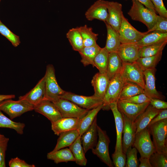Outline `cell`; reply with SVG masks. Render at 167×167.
Wrapping results in <instances>:
<instances>
[{
  "label": "cell",
  "mask_w": 167,
  "mask_h": 167,
  "mask_svg": "<svg viewBox=\"0 0 167 167\" xmlns=\"http://www.w3.org/2000/svg\"><path fill=\"white\" fill-rule=\"evenodd\" d=\"M98 140L95 146L92 149V153L109 167L113 164L110 157L109 147L110 140L105 131L97 126Z\"/></svg>",
  "instance_id": "obj_5"
},
{
  "label": "cell",
  "mask_w": 167,
  "mask_h": 167,
  "mask_svg": "<svg viewBox=\"0 0 167 167\" xmlns=\"http://www.w3.org/2000/svg\"><path fill=\"white\" fill-rule=\"evenodd\" d=\"M132 6L127 13L133 20L138 21L144 24L148 30L154 24L157 16L156 12L145 7L136 0H131Z\"/></svg>",
  "instance_id": "obj_1"
},
{
  "label": "cell",
  "mask_w": 167,
  "mask_h": 167,
  "mask_svg": "<svg viewBox=\"0 0 167 167\" xmlns=\"http://www.w3.org/2000/svg\"><path fill=\"white\" fill-rule=\"evenodd\" d=\"M133 147H129L126 153V167H138L139 166V161L137 156L138 151L135 148Z\"/></svg>",
  "instance_id": "obj_42"
},
{
  "label": "cell",
  "mask_w": 167,
  "mask_h": 167,
  "mask_svg": "<svg viewBox=\"0 0 167 167\" xmlns=\"http://www.w3.org/2000/svg\"><path fill=\"white\" fill-rule=\"evenodd\" d=\"M150 99L144 93H142L122 100L134 104H140L146 102H150Z\"/></svg>",
  "instance_id": "obj_46"
},
{
  "label": "cell",
  "mask_w": 167,
  "mask_h": 167,
  "mask_svg": "<svg viewBox=\"0 0 167 167\" xmlns=\"http://www.w3.org/2000/svg\"><path fill=\"white\" fill-rule=\"evenodd\" d=\"M82 38L84 47H90L96 45L98 34L93 32L91 27L87 25L79 27Z\"/></svg>",
  "instance_id": "obj_35"
},
{
  "label": "cell",
  "mask_w": 167,
  "mask_h": 167,
  "mask_svg": "<svg viewBox=\"0 0 167 167\" xmlns=\"http://www.w3.org/2000/svg\"><path fill=\"white\" fill-rule=\"evenodd\" d=\"M162 51L151 56L139 57L135 62L143 71L146 70L156 68L161 59Z\"/></svg>",
  "instance_id": "obj_36"
},
{
  "label": "cell",
  "mask_w": 167,
  "mask_h": 167,
  "mask_svg": "<svg viewBox=\"0 0 167 167\" xmlns=\"http://www.w3.org/2000/svg\"><path fill=\"white\" fill-rule=\"evenodd\" d=\"M110 81L106 73L99 72L96 73L93 77L91 82L94 91L93 95L103 100Z\"/></svg>",
  "instance_id": "obj_22"
},
{
  "label": "cell",
  "mask_w": 167,
  "mask_h": 167,
  "mask_svg": "<svg viewBox=\"0 0 167 167\" xmlns=\"http://www.w3.org/2000/svg\"><path fill=\"white\" fill-rule=\"evenodd\" d=\"M122 114L123 121L122 147L123 152L126 154L128 148L133 145L135 139L136 128L134 121L128 118L123 113Z\"/></svg>",
  "instance_id": "obj_13"
},
{
  "label": "cell",
  "mask_w": 167,
  "mask_h": 167,
  "mask_svg": "<svg viewBox=\"0 0 167 167\" xmlns=\"http://www.w3.org/2000/svg\"><path fill=\"white\" fill-rule=\"evenodd\" d=\"M132 147L136 148L141 157L149 158L156 152L151 138L149 131L147 127L136 133Z\"/></svg>",
  "instance_id": "obj_7"
},
{
  "label": "cell",
  "mask_w": 167,
  "mask_h": 167,
  "mask_svg": "<svg viewBox=\"0 0 167 167\" xmlns=\"http://www.w3.org/2000/svg\"><path fill=\"white\" fill-rule=\"evenodd\" d=\"M109 53L105 47L101 48L94 60L92 66L96 67L101 73H106Z\"/></svg>",
  "instance_id": "obj_37"
},
{
  "label": "cell",
  "mask_w": 167,
  "mask_h": 167,
  "mask_svg": "<svg viewBox=\"0 0 167 167\" xmlns=\"http://www.w3.org/2000/svg\"><path fill=\"white\" fill-rule=\"evenodd\" d=\"M48 159L53 160L56 164L61 162L75 161V159L70 149L67 148H62L54 152L48 153Z\"/></svg>",
  "instance_id": "obj_31"
},
{
  "label": "cell",
  "mask_w": 167,
  "mask_h": 167,
  "mask_svg": "<svg viewBox=\"0 0 167 167\" xmlns=\"http://www.w3.org/2000/svg\"><path fill=\"white\" fill-rule=\"evenodd\" d=\"M120 73L126 81L136 83L144 88V80L143 71L135 62H122Z\"/></svg>",
  "instance_id": "obj_10"
},
{
  "label": "cell",
  "mask_w": 167,
  "mask_h": 167,
  "mask_svg": "<svg viewBox=\"0 0 167 167\" xmlns=\"http://www.w3.org/2000/svg\"><path fill=\"white\" fill-rule=\"evenodd\" d=\"M0 33L6 37L14 46L16 47L20 43L19 37L12 32L0 20Z\"/></svg>",
  "instance_id": "obj_41"
},
{
  "label": "cell",
  "mask_w": 167,
  "mask_h": 167,
  "mask_svg": "<svg viewBox=\"0 0 167 167\" xmlns=\"http://www.w3.org/2000/svg\"><path fill=\"white\" fill-rule=\"evenodd\" d=\"M103 104L98 106L91 109L81 119L78 129L79 135L81 136L92 124L98 113L103 107Z\"/></svg>",
  "instance_id": "obj_32"
},
{
  "label": "cell",
  "mask_w": 167,
  "mask_h": 167,
  "mask_svg": "<svg viewBox=\"0 0 167 167\" xmlns=\"http://www.w3.org/2000/svg\"><path fill=\"white\" fill-rule=\"evenodd\" d=\"M167 41V32L153 31L145 34L137 42L135 43L139 47L159 43Z\"/></svg>",
  "instance_id": "obj_25"
},
{
  "label": "cell",
  "mask_w": 167,
  "mask_h": 167,
  "mask_svg": "<svg viewBox=\"0 0 167 167\" xmlns=\"http://www.w3.org/2000/svg\"></svg>",
  "instance_id": "obj_55"
},
{
  "label": "cell",
  "mask_w": 167,
  "mask_h": 167,
  "mask_svg": "<svg viewBox=\"0 0 167 167\" xmlns=\"http://www.w3.org/2000/svg\"><path fill=\"white\" fill-rule=\"evenodd\" d=\"M150 104L154 108L158 109H164L167 108V102L158 99H151Z\"/></svg>",
  "instance_id": "obj_49"
},
{
  "label": "cell",
  "mask_w": 167,
  "mask_h": 167,
  "mask_svg": "<svg viewBox=\"0 0 167 167\" xmlns=\"http://www.w3.org/2000/svg\"><path fill=\"white\" fill-rule=\"evenodd\" d=\"M45 92L44 76L33 88L25 95L20 96L19 99L25 100L34 107L45 99Z\"/></svg>",
  "instance_id": "obj_18"
},
{
  "label": "cell",
  "mask_w": 167,
  "mask_h": 167,
  "mask_svg": "<svg viewBox=\"0 0 167 167\" xmlns=\"http://www.w3.org/2000/svg\"><path fill=\"white\" fill-rule=\"evenodd\" d=\"M78 130H75L61 133L56 145L51 152H54L60 149L70 146L79 136Z\"/></svg>",
  "instance_id": "obj_27"
},
{
  "label": "cell",
  "mask_w": 167,
  "mask_h": 167,
  "mask_svg": "<svg viewBox=\"0 0 167 167\" xmlns=\"http://www.w3.org/2000/svg\"><path fill=\"white\" fill-rule=\"evenodd\" d=\"M34 110L47 118L51 122L56 121L62 118L54 104L47 99H44L34 106Z\"/></svg>",
  "instance_id": "obj_17"
},
{
  "label": "cell",
  "mask_w": 167,
  "mask_h": 167,
  "mask_svg": "<svg viewBox=\"0 0 167 167\" xmlns=\"http://www.w3.org/2000/svg\"><path fill=\"white\" fill-rule=\"evenodd\" d=\"M108 1L97 0L87 10L85 16L89 21L97 19L104 22L106 21L108 17Z\"/></svg>",
  "instance_id": "obj_15"
},
{
  "label": "cell",
  "mask_w": 167,
  "mask_h": 167,
  "mask_svg": "<svg viewBox=\"0 0 167 167\" xmlns=\"http://www.w3.org/2000/svg\"><path fill=\"white\" fill-rule=\"evenodd\" d=\"M122 61L117 52L109 53L106 74L110 80L116 74L120 73Z\"/></svg>",
  "instance_id": "obj_28"
},
{
  "label": "cell",
  "mask_w": 167,
  "mask_h": 167,
  "mask_svg": "<svg viewBox=\"0 0 167 167\" xmlns=\"http://www.w3.org/2000/svg\"><path fill=\"white\" fill-rule=\"evenodd\" d=\"M149 104V102L140 104L132 103L120 100H118L117 102L119 111L134 121Z\"/></svg>",
  "instance_id": "obj_12"
},
{
  "label": "cell",
  "mask_w": 167,
  "mask_h": 167,
  "mask_svg": "<svg viewBox=\"0 0 167 167\" xmlns=\"http://www.w3.org/2000/svg\"><path fill=\"white\" fill-rule=\"evenodd\" d=\"M34 107L25 100L11 99L4 100L0 102V110L6 113L11 119L19 117L24 113L34 109Z\"/></svg>",
  "instance_id": "obj_4"
},
{
  "label": "cell",
  "mask_w": 167,
  "mask_h": 167,
  "mask_svg": "<svg viewBox=\"0 0 167 167\" xmlns=\"http://www.w3.org/2000/svg\"><path fill=\"white\" fill-rule=\"evenodd\" d=\"M108 17L105 22L116 31L118 32L122 22L123 14L122 5L118 2H107Z\"/></svg>",
  "instance_id": "obj_14"
},
{
  "label": "cell",
  "mask_w": 167,
  "mask_h": 167,
  "mask_svg": "<svg viewBox=\"0 0 167 167\" xmlns=\"http://www.w3.org/2000/svg\"><path fill=\"white\" fill-rule=\"evenodd\" d=\"M167 43V41L159 43L139 47V57L151 56L155 55L163 50Z\"/></svg>",
  "instance_id": "obj_38"
},
{
  "label": "cell",
  "mask_w": 167,
  "mask_h": 167,
  "mask_svg": "<svg viewBox=\"0 0 167 167\" xmlns=\"http://www.w3.org/2000/svg\"><path fill=\"white\" fill-rule=\"evenodd\" d=\"M118 33L121 44L135 43L147 34L146 32H141L135 29L128 21L123 14Z\"/></svg>",
  "instance_id": "obj_9"
},
{
  "label": "cell",
  "mask_w": 167,
  "mask_h": 167,
  "mask_svg": "<svg viewBox=\"0 0 167 167\" xmlns=\"http://www.w3.org/2000/svg\"><path fill=\"white\" fill-rule=\"evenodd\" d=\"M52 102L58 108L62 118L81 119L89 110L82 108L73 102L61 98Z\"/></svg>",
  "instance_id": "obj_8"
},
{
  "label": "cell",
  "mask_w": 167,
  "mask_h": 167,
  "mask_svg": "<svg viewBox=\"0 0 167 167\" xmlns=\"http://www.w3.org/2000/svg\"><path fill=\"white\" fill-rule=\"evenodd\" d=\"M163 33L167 32V18L158 15L156 21L150 29L146 32L147 33L153 31Z\"/></svg>",
  "instance_id": "obj_43"
},
{
  "label": "cell",
  "mask_w": 167,
  "mask_h": 167,
  "mask_svg": "<svg viewBox=\"0 0 167 167\" xmlns=\"http://www.w3.org/2000/svg\"><path fill=\"white\" fill-rule=\"evenodd\" d=\"M148 8L155 11V7L150 0H136Z\"/></svg>",
  "instance_id": "obj_52"
},
{
  "label": "cell",
  "mask_w": 167,
  "mask_h": 167,
  "mask_svg": "<svg viewBox=\"0 0 167 167\" xmlns=\"http://www.w3.org/2000/svg\"><path fill=\"white\" fill-rule=\"evenodd\" d=\"M45 78V99L53 102L61 98L66 91L59 86L57 82L54 67L52 64L46 66Z\"/></svg>",
  "instance_id": "obj_3"
},
{
  "label": "cell",
  "mask_w": 167,
  "mask_h": 167,
  "mask_svg": "<svg viewBox=\"0 0 167 167\" xmlns=\"http://www.w3.org/2000/svg\"><path fill=\"white\" fill-rule=\"evenodd\" d=\"M139 161L140 162L139 167H152L148 158L140 157Z\"/></svg>",
  "instance_id": "obj_51"
},
{
  "label": "cell",
  "mask_w": 167,
  "mask_h": 167,
  "mask_svg": "<svg viewBox=\"0 0 167 167\" xmlns=\"http://www.w3.org/2000/svg\"><path fill=\"white\" fill-rule=\"evenodd\" d=\"M1 0H0V2H1Z\"/></svg>",
  "instance_id": "obj_54"
},
{
  "label": "cell",
  "mask_w": 167,
  "mask_h": 167,
  "mask_svg": "<svg viewBox=\"0 0 167 167\" xmlns=\"http://www.w3.org/2000/svg\"><path fill=\"white\" fill-rule=\"evenodd\" d=\"M156 152L167 153V118L148 126Z\"/></svg>",
  "instance_id": "obj_2"
},
{
  "label": "cell",
  "mask_w": 167,
  "mask_h": 167,
  "mask_svg": "<svg viewBox=\"0 0 167 167\" xmlns=\"http://www.w3.org/2000/svg\"><path fill=\"white\" fill-rule=\"evenodd\" d=\"M9 139L0 134V167H6L5 155Z\"/></svg>",
  "instance_id": "obj_44"
},
{
  "label": "cell",
  "mask_w": 167,
  "mask_h": 167,
  "mask_svg": "<svg viewBox=\"0 0 167 167\" xmlns=\"http://www.w3.org/2000/svg\"><path fill=\"white\" fill-rule=\"evenodd\" d=\"M66 37L74 50L79 52L84 47L83 39L79 27L70 29L66 33Z\"/></svg>",
  "instance_id": "obj_34"
},
{
  "label": "cell",
  "mask_w": 167,
  "mask_h": 167,
  "mask_svg": "<svg viewBox=\"0 0 167 167\" xmlns=\"http://www.w3.org/2000/svg\"><path fill=\"white\" fill-rule=\"evenodd\" d=\"M109 107L114 116L116 130V142L114 152L122 153L123 152L122 147V136L123 128L122 115L118 109L117 102L111 103Z\"/></svg>",
  "instance_id": "obj_19"
},
{
  "label": "cell",
  "mask_w": 167,
  "mask_h": 167,
  "mask_svg": "<svg viewBox=\"0 0 167 167\" xmlns=\"http://www.w3.org/2000/svg\"><path fill=\"white\" fill-rule=\"evenodd\" d=\"M99 46L96 45L90 47H84L79 52L81 59V62L84 66L93 64L95 57L101 49Z\"/></svg>",
  "instance_id": "obj_30"
},
{
  "label": "cell",
  "mask_w": 167,
  "mask_h": 167,
  "mask_svg": "<svg viewBox=\"0 0 167 167\" xmlns=\"http://www.w3.org/2000/svg\"><path fill=\"white\" fill-rule=\"evenodd\" d=\"M9 165L10 167H35L33 164H29L24 161L18 157L11 158L9 161Z\"/></svg>",
  "instance_id": "obj_48"
},
{
  "label": "cell",
  "mask_w": 167,
  "mask_h": 167,
  "mask_svg": "<svg viewBox=\"0 0 167 167\" xmlns=\"http://www.w3.org/2000/svg\"><path fill=\"white\" fill-rule=\"evenodd\" d=\"M81 119L72 118H62L54 122H51V129L55 135H59L63 132L78 130Z\"/></svg>",
  "instance_id": "obj_20"
},
{
  "label": "cell",
  "mask_w": 167,
  "mask_h": 167,
  "mask_svg": "<svg viewBox=\"0 0 167 167\" xmlns=\"http://www.w3.org/2000/svg\"><path fill=\"white\" fill-rule=\"evenodd\" d=\"M97 118H95L88 129L81 136V141L84 153L96 145L98 135Z\"/></svg>",
  "instance_id": "obj_21"
},
{
  "label": "cell",
  "mask_w": 167,
  "mask_h": 167,
  "mask_svg": "<svg viewBox=\"0 0 167 167\" xmlns=\"http://www.w3.org/2000/svg\"><path fill=\"white\" fill-rule=\"evenodd\" d=\"M162 110L156 109L150 104L134 121L136 128V133L147 127L151 120Z\"/></svg>",
  "instance_id": "obj_24"
},
{
  "label": "cell",
  "mask_w": 167,
  "mask_h": 167,
  "mask_svg": "<svg viewBox=\"0 0 167 167\" xmlns=\"http://www.w3.org/2000/svg\"><path fill=\"white\" fill-rule=\"evenodd\" d=\"M67 100L79 107L90 110L103 104V100L94 96H86L78 95L66 91L61 97Z\"/></svg>",
  "instance_id": "obj_11"
},
{
  "label": "cell",
  "mask_w": 167,
  "mask_h": 167,
  "mask_svg": "<svg viewBox=\"0 0 167 167\" xmlns=\"http://www.w3.org/2000/svg\"><path fill=\"white\" fill-rule=\"evenodd\" d=\"M156 68L148 69L143 71L145 78L144 93L150 99H158L163 100L164 96L156 89L155 75Z\"/></svg>",
  "instance_id": "obj_16"
},
{
  "label": "cell",
  "mask_w": 167,
  "mask_h": 167,
  "mask_svg": "<svg viewBox=\"0 0 167 167\" xmlns=\"http://www.w3.org/2000/svg\"><path fill=\"white\" fill-rule=\"evenodd\" d=\"M139 48L135 43L121 44L117 53L122 62H134L139 58Z\"/></svg>",
  "instance_id": "obj_23"
},
{
  "label": "cell",
  "mask_w": 167,
  "mask_h": 167,
  "mask_svg": "<svg viewBox=\"0 0 167 167\" xmlns=\"http://www.w3.org/2000/svg\"><path fill=\"white\" fill-rule=\"evenodd\" d=\"M152 167H167V153L155 152L149 158Z\"/></svg>",
  "instance_id": "obj_40"
},
{
  "label": "cell",
  "mask_w": 167,
  "mask_h": 167,
  "mask_svg": "<svg viewBox=\"0 0 167 167\" xmlns=\"http://www.w3.org/2000/svg\"><path fill=\"white\" fill-rule=\"evenodd\" d=\"M143 93V89L138 84L126 81L120 93L119 100L126 99Z\"/></svg>",
  "instance_id": "obj_33"
},
{
  "label": "cell",
  "mask_w": 167,
  "mask_h": 167,
  "mask_svg": "<svg viewBox=\"0 0 167 167\" xmlns=\"http://www.w3.org/2000/svg\"><path fill=\"white\" fill-rule=\"evenodd\" d=\"M154 5L155 10L159 15L167 18V10L163 0H150Z\"/></svg>",
  "instance_id": "obj_47"
},
{
  "label": "cell",
  "mask_w": 167,
  "mask_h": 167,
  "mask_svg": "<svg viewBox=\"0 0 167 167\" xmlns=\"http://www.w3.org/2000/svg\"><path fill=\"white\" fill-rule=\"evenodd\" d=\"M113 162L115 167H124L125 166L126 155L123 152H115L112 154Z\"/></svg>",
  "instance_id": "obj_45"
},
{
  "label": "cell",
  "mask_w": 167,
  "mask_h": 167,
  "mask_svg": "<svg viewBox=\"0 0 167 167\" xmlns=\"http://www.w3.org/2000/svg\"><path fill=\"white\" fill-rule=\"evenodd\" d=\"M107 31V36L105 48L109 53L117 52L121 44L118 32L115 31L111 27L105 23Z\"/></svg>",
  "instance_id": "obj_26"
},
{
  "label": "cell",
  "mask_w": 167,
  "mask_h": 167,
  "mask_svg": "<svg viewBox=\"0 0 167 167\" xmlns=\"http://www.w3.org/2000/svg\"><path fill=\"white\" fill-rule=\"evenodd\" d=\"M81 137V136L79 135L69 146V149L73 154L75 163L79 165L84 166L86 165L87 160L82 145Z\"/></svg>",
  "instance_id": "obj_29"
},
{
  "label": "cell",
  "mask_w": 167,
  "mask_h": 167,
  "mask_svg": "<svg viewBox=\"0 0 167 167\" xmlns=\"http://www.w3.org/2000/svg\"><path fill=\"white\" fill-rule=\"evenodd\" d=\"M25 126L24 123L12 121L6 116L0 110V127L13 129L18 134L21 135L24 133Z\"/></svg>",
  "instance_id": "obj_39"
},
{
  "label": "cell",
  "mask_w": 167,
  "mask_h": 167,
  "mask_svg": "<svg viewBox=\"0 0 167 167\" xmlns=\"http://www.w3.org/2000/svg\"><path fill=\"white\" fill-rule=\"evenodd\" d=\"M126 80L120 73L116 74L110 80L105 96L103 99V110L110 109L109 104L116 102L119 97Z\"/></svg>",
  "instance_id": "obj_6"
},
{
  "label": "cell",
  "mask_w": 167,
  "mask_h": 167,
  "mask_svg": "<svg viewBox=\"0 0 167 167\" xmlns=\"http://www.w3.org/2000/svg\"><path fill=\"white\" fill-rule=\"evenodd\" d=\"M166 118H167V109H163L151 120L148 126L158 121Z\"/></svg>",
  "instance_id": "obj_50"
},
{
  "label": "cell",
  "mask_w": 167,
  "mask_h": 167,
  "mask_svg": "<svg viewBox=\"0 0 167 167\" xmlns=\"http://www.w3.org/2000/svg\"><path fill=\"white\" fill-rule=\"evenodd\" d=\"M15 97L14 95H1L0 94V102L7 99H12Z\"/></svg>",
  "instance_id": "obj_53"
}]
</instances>
